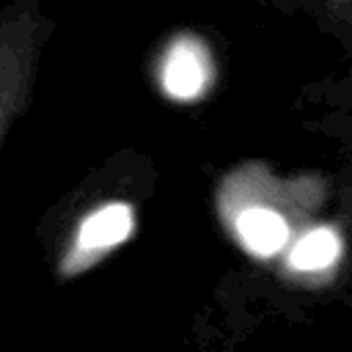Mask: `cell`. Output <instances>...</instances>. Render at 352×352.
Returning <instances> with one entry per match:
<instances>
[{"instance_id":"cell-1","label":"cell","mask_w":352,"mask_h":352,"mask_svg":"<svg viewBox=\"0 0 352 352\" xmlns=\"http://www.w3.org/2000/svg\"><path fill=\"white\" fill-rule=\"evenodd\" d=\"M135 231V212L124 201L104 204L94 209L77 228L74 256H94L110 248H118Z\"/></svg>"},{"instance_id":"cell-2","label":"cell","mask_w":352,"mask_h":352,"mask_svg":"<svg viewBox=\"0 0 352 352\" xmlns=\"http://www.w3.org/2000/svg\"><path fill=\"white\" fill-rule=\"evenodd\" d=\"M209 80L206 50L195 41H176L162 63V85L173 99H195L204 94Z\"/></svg>"},{"instance_id":"cell-3","label":"cell","mask_w":352,"mask_h":352,"mask_svg":"<svg viewBox=\"0 0 352 352\" xmlns=\"http://www.w3.org/2000/svg\"><path fill=\"white\" fill-rule=\"evenodd\" d=\"M236 231L242 245L256 253V256H275L286 239H289V226L286 220L267 206H250L236 217Z\"/></svg>"},{"instance_id":"cell-4","label":"cell","mask_w":352,"mask_h":352,"mask_svg":"<svg viewBox=\"0 0 352 352\" xmlns=\"http://www.w3.org/2000/svg\"><path fill=\"white\" fill-rule=\"evenodd\" d=\"M338 253H341L338 234L327 226H319V228L308 231L305 236H300V242L292 248L289 261L300 272H319V270H327L330 264H336Z\"/></svg>"}]
</instances>
